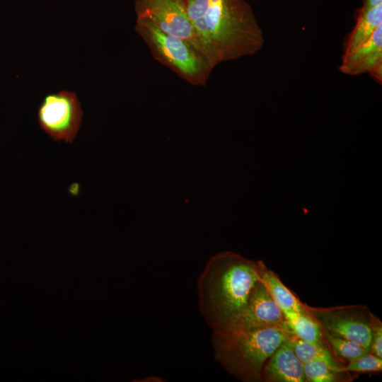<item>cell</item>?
Instances as JSON below:
<instances>
[{
	"mask_svg": "<svg viewBox=\"0 0 382 382\" xmlns=\"http://www.w3.org/2000/svg\"><path fill=\"white\" fill-rule=\"evenodd\" d=\"M287 333L294 351L296 357L302 363L320 361L326 363L337 370L344 371L342 370L343 366H342L333 356L325 342H310L303 341L294 337L288 332Z\"/></svg>",
	"mask_w": 382,
	"mask_h": 382,
	"instance_id": "5bb4252c",
	"label": "cell"
},
{
	"mask_svg": "<svg viewBox=\"0 0 382 382\" xmlns=\"http://www.w3.org/2000/svg\"><path fill=\"white\" fill-rule=\"evenodd\" d=\"M382 4V0H364L362 8H369Z\"/></svg>",
	"mask_w": 382,
	"mask_h": 382,
	"instance_id": "d6986e66",
	"label": "cell"
},
{
	"mask_svg": "<svg viewBox=\"0 0 382 382\" xmlns=\"http://www.w3.org/2000/svg\"><path fill=\"white\" fill-rule=\"evenodd\" d=\"M202 53L213 69L258 52L263 32L245 0H185Z\"/></svg>",
	"mask_w": 382,
	"mask_h": 382,
	"instance_id": "6da1fadb",
	"label": "cell"
},
{
	"mask_svg": "<svg viewBox=\"0 0 382 382\" xmlns=\"http://www.w3.org/2000/svg\"><path fill=\"white\" fill-rule=\"evenodd\" d=\"M135 30L154 58L193 86H204L214 69L207 57L187 42L137 19Z\"/></svg>",
	"mask_w": 382,
	"mask_h": 382,
	"instance_id": "277c9868",
	"label": "cell"
},
{
	"mask_svg": "<svg viewBox=\"0 0 382 382\" xmlns=\"http://www.w3.org/2000/svg\"><path fill=\"white\" fill-rule=\"evenodd\" d=\"M323 334L327 345L341 359L350 361L369 352L355 342L325 332Z\"/></svg>",
	"mask_w": 382,
	"mask_h": 382,
	"instance_id": "2e32d148",
	"label": "cell"
},
{
	"mask_svg": "<svg viewBox=\"0 0 382 382\" xmlns=\"http://www.w3.org/2000/svg\"><path fill=\"white\" fill-rule=\"evenodd\" d=\"M82 117L77 96L66 90L45 96L37 110L40 127L58 142L72 143L81 127Z\"/></svg>",
	"mask_w": 382,
	"mask_h": 382,
	"instance_id": "5b68a950",
	"label": "cell"
},
{
	"mask_svg": "<svg viewBox=\"0 0 382 382\" xmlns=\"http://www.w3.org/2000/svg\"><path fill=\"white\" fill-rule=\"evenodd\" d=\"M306 382H341L352 380L350 372L337 370L326 363L313 361L303 363Z\"/></svg>",
	"mask_w": 382,
	"mask_h": 382,
	"instance_id": "9a60e30c",
	"label": "cell"
},
{
	"mask_svg": "<svg viewBox=\"0 0 382 382\" xmlns=\"http://www.w3.org/2000/svg\"><path fill=\"white\" fill-rule=\"evenodd\" d=\"M260 279L283 313L306 311V305L300 301L282 283L277 274L267 268L265 262L261 269Z\"/></svg>",
	"mask_w": 382,
	"mask_h": 382,
	"instance_id": "7c38bea8",
	"label": "cell"
},
{
	"mask_svg": "<svg viewBox=\"0 0 382 382\" xmlns=\"http://www.w3.org/2000/svg\"><path fill=\"white\" fill-rule=\"evenodd\" d=\"M309 313L322 330L353 342L370 352L373 313L365 305L313 308Z\"/></svg>",
	"mask_w": 382,
	"mask_h": 382,
	"instance_id": "8992f818",
	"label": "cell"
},
{
	"mask_svg": "<svg viewBox=\"0 0 382 382\" xmlns=\"http://www.w3.org/2000/svg\"><path fill=\"white\" fill-rule=\"evenodd\" d=\"M269 327L285 328L284 316L260 279L253 286L243 312L226 332Z\"/></svg>",
	"mask_w": 382,
	"mask_h": 382,
	"instance_id": "ba28073f",
	"label": "cell"
},
{
	"mask_svg": "<svg viewBox=\"0 0 382 382\" xmlns=\"http://www.w3.org/2000/svg\"><path fill=\"white\" fill-rule=\"evenodd\" d=\"M283 313L285 328L291 335L301 340L310 342H325L320 325L309 313L308 308L301 312Z\"/></svg>",
	"mask_w": 382,
	"mask_h": 382,
	"instance_id": "4fadbf2b",
	"label": "cell"
},
{
	"mask_svg": "<svg viewBox=\"0 0 382 382\" xmlns=\"http://www.w3.org/2000/svg\"><path fill=\"white\" fill-rule=\"evenodd\" d=\"M382 358V323L378 316L373 314L370 352Z\"/></svg>",
	"mask_w": 382,
	"mask_h": 382,
	"instance_id": "ac0fdd59",
	"label": "cell"
},
{
	"mask_svg": "<svg viewBox=\"0 0 382 382\" xmlns=\"http://www.w3.org/2000/svg\"><path fill=\"white\" fill-rule=\"evenodd\" d=\"M342 370L354 373L381 372L382 370V358L367 352L357 359L350 361L343 366Z\"/></svg>",
	"mask_w": 382,
	"mask_h": 382,
	"instance_id": "e0dca14e",
	"label": "cell"
},
{
	"mask_svg": "<svg viewBox=\"0 0 382 382\" xmlns=\"http://www.w3.org/2000/svg\"><path fill=\"white\" fill-rule=\"evenodd\" d=\"M263 263L233 251L219 253L207 261L197 288L200 313L213 332H226L234 324L260 279Z\"/></svg>",
	"mask_w": 382,
	"mask_h": 382,
	"instance_id": "7a4b0ae2",
	"label": "cell"
},
{
	"mask_svg": "<svg viewBox=\"0 0 382 382\" xmlns=\"http://www.w3.org/2000/svg\"><path fill=\"white\" fill-rule=\"evenodd\" d=\"M262 381L306 382L303 363L296 357L288 336L266 361Z\"/></svg>",
	"mask_w": 382,
	"mask_h": 382,
	"instance_id": "30bf717a",
	"label": "cell"
},
{
	"mask_svg": "<svg viewBox=\"0 0 382 382\" xmlns=\"http://www.w3.org/2000/svg\"><path fill=\"white\" fill-rule=\"evenodd\" d=\"M339 69L342 73L350 76L367 73L381 83L382 25L363 45L347 54H343Z\"/></svg>",
	"mask_w": 382,
	"mask_h": 382,
	"instance_id": "9c48e42d",
	"label": "cell"
},
{
	"mask_svg": "<svg viewBox=\"0 0 382 382\" xmlns=\"http://www.w3.org/2000/svg\"><path fill=\"white\" fill-rule=\"evenodd\" d=\"M134 11L137 19L187 42L202 53L185 0H135Z\"/></svg>",
	"mask_w": 382,
	"mask_h": 382,
	"instance_id": "52a82bcc",
	"label": "cell"
},
{
	"mask_svg": "<svg viewBox=\"0 0 382 382\" xmlns=\"http://www.w3.org/2000/svg\"><path fill=\"white\" fill-rule=\"evenodd\" d=\"M381 25L382 4L369 8H361L355 25L347 39L344 54L353 51L366 42Z\"/></svg>",
	"mask_w": 382,
	"mask_h": 382,
	"instance_id": "8fae6325",
	"label": "cell"
},
{
	"mask_svg": "<svg viewBox=\"0 0 382 382\" xmlns=\"http://www.w3.org/2000/svg\"><path fill=\"white\" fill-rule=\"evenodd\" d=\"M287 336L286 328L282 327L212 332L214 357L237 379L244 382L262 381L266 361Z\"/></svg>",
	"mask_w": 382,
	"mask_h": 382,
	"instance_id": "3957f363",
	"label": "cell"
}]
</instances>
